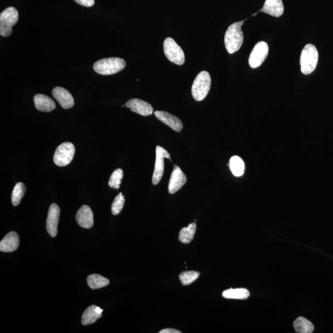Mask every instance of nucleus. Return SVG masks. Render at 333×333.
Wrapping results in <instances>:
<instances>
[{
  "label": "nucleus",
  "mask_w": 333,
  "mask_h": 333,
  "mask_svg": "<svg viewBox=\"0 0 333 333\" xmlns=\"http://www.w3.org/2000/svg\"><path fill=\"white\" fill-rule=\"evenodd\" d=\"M245 20L232 24L229 26L224 35V46L230 54H234L242 47L244 36L242 29Z\"/></svg>",
  "instance_id": "1"
},
{
  "label": "nucleus",
  "mask_w": 333,
  "mask_h": 333,
  "mask_svg": "<svg viewBox=\"0 0 333 333\" xmlns=\"http://www.w3.org/2000/svg\"><path fill=\"white\" fill-rule=\"evenodd\" d=\"M126 66V62L122 58H110L98 60L94 65V70L101 75L109 76L120 72Z\"/></svg>",
  "instance_id": "2"
},
{
  "label": "nucleus",
  "mask_w": 333,
  "mask_h": 333,
  "mask_svg": "<svg viewBox=\"0 0 333 333\" xmlns=\"http://www.w3.org/2000/svg\"><path fill=\"white\" fill-rule=\"evenodd\" d=\"M318 60V52L312 44H308L301 52L300 65L301 72L304 75L312 73L316 70Z\"/></svg>",
  "instance_id": "3"
},
{
  "label": "nucleus",
  "mask_w": 333,
  "mask_h": 333,
  "mask_svg": "<svg viewBox=\"0 0 333 333\" xmlns=\"http://www.w3.org/2000/svg\"><path fill=\"white\" fill-rule=\"evenodd\" d=\"M211 86L210 74L207 71H202L197 76L192 84V96L196 101L200 102L207 96Z\"/></svg>",
  "instance_id": "4"
},
{
  "label": "nucleus",
  "mask_w": 333,
  "mask_h": 333,
  "mask_svg": "<svg viewBox=\"0 0 333 333\" xmlns=\"http://www.w3.org/2000/svg\"><path fill=\"white\" fill-rule=\"evenodd\" d=\"M18 14L14 7H9L0 14V34L4 37L12 35V26L18 22Z\"/></svg>",
  "instance_id": "5"
},
{
  "label": "nucleus",
  "mask_w": 333,
  "mask_h": 333,
  "mask_svg": "<svg viewBox=\"0 0 333 333\" xmlns=\"http://www.w3.org/2000/svg\"><path fill=\"white\" fill-rule=\"evenodd\" d=\"M164 51L168 59L177 65H183L185 57L183 50L173 38H166L164 42Z\"/></svg>",
  "instance_id": "6"
},
{
  "label": "nucleus",
  "mask_w": 333,
  "mask_h": 333,
  "mask_svg": "<svg viewBox=\"0 0 333 333\" xmlns=\"http://www.w3.org/2000/svg\"><path fill=\"white\" fill-rule=\"evenodd\" d=\"M75 146L70 142H63L57 148L54 155L56 165L64 166L72 162L75 154Z\"/></svg>",
  "instance_id": "7"
},
{
  "label": "nucleus",
  "mask_w": 333,
  "mask_h": 333,
  "mask_svg": "<svg viewBox=\"0 0 333 333\" xmlns=\"http://www.w3.org/2000/svg\"><path fill=\"white\" fill-rule=\"evenodd\" d=\"M156 158L154 173L152 175V184H158L162 179L164 172V158H168L170 160V155L164 148L157 146L156 149Z\"/></svg>",
  "instance_id": "8"
},
{
  "label": "nucleus",
  "mask_w": 333,
  "mask_h": 333,
  "mask_svg": "<svg viewBox=\"0 0 333 333\" xmlns=\"http://www.w3.org/2000/svg\"><path fill=\"white\" fill-rule=\"evenodd\" d=\"M268 46L265 42H259L256 44L250 56V67L256 68L261 66L268 57Z\"/></svg>",
  "instance_id": "9"
},
{
  "label": "nucleus",
  "mask_w": 333,
  "mask_h": 333,
  "mask_svg": "<svg viewBox=\"0 0 333 333\" xmlns=\"http://www.w3.org/2000/svg\"><path fill=\"white\" fill-rule=\"evenodd\" d=\"M60 208L56 204L50 206L46 220V230L50 236L52 238L58 234V226L59 223Z\"/></svg>",
  "instance_id": "10"
},
{
  "label": "nucleus",
  "mask_w": 333,
  "mask_h": 333,
  "mask_svg": "<svg viewBox=\"0 0 333 333\" xmlns=\"http://www.w3.org/2000/svg\"><path fill=\"white\" fill-rule=\"evenodd\" d=\"M187 178L181 168L176 165L174 166L168 183V192L170 194H176L186 183Z\"/></svg>",
  "instance_id": "11"
},
{
  "label": "nucleus",
  "mask_w": 333,
  "mask_h": 333,
  "mask_svg": "<svg viewBox=\"0 0 333 333\" xmlns=\"http://www.w3.org/2000/svg\"><path fill=\"white\" fill-rule=\"evenodd\" d=\"M52 94L63 109H70V108L74 106V100L73 97L67 90L62 88V87H55L54 90H52Z\"/></svg>",
  "instance_id": "12"
},
{
  "label": "nucleus",
  "mask_w": 333,
  "mask_h": 333,
  "mask_svg": "<svg viewBox=\"0 0 333 333\" xmlns=\"http://www.w3.org/2000/svg\"><path fill=\"white\" fill-rule=\"evenodd\" d=\"M154 115L158 120L162 122L166 125L172 128L174 131L178 132L183 128V124L179 118L175 116L170 114V113L165 111L156 110Z\"/></svg>",
  "instance_id": "13"
},
{
  "label": "nucleus",
  "mask_w": 333,
  "mask_h": 333,
  "mask_svg": "<svg viewBox=\"0 0 333 333\" xmlns=\"http://www.w3.org/2000/svg\"><path fill=\"white\" fill-rule=\"evenodd\" d=\"M76 220L84 228H91L94 226V213L88 206H82L76 215Z\"/></svg>",
  "instance_id": "14"
},
{
  "label": "nucleus",
  "mask_w": 333,
  "mask_h": 333,
  "mask_svg": "<svg viewBox=\"0 0 333 333\" xmlns=\"http://www.w3.org/2000/svg\"><path fill=\"white\" fill-rule=\"evenodd\" d=\"M126 106L133 112L138 114L148 116L153 113L152 106L146 102L139 99H132L126 102Z\"/></svg>",
  "instance_id": "15"
},
{
  "label": "nucleus",
  "mask_w": 333,
  "mask_h": 333,
  "mask_svg": "<svg viewBox=\"0 0 333 333\" xmlns=\"http://www.w3.org/2000/svg\"><path fill=\"white\" fill-rule=\"evenodd\" d=\"M20 242V237L16 232H10L0 242V250L4 252H13L18 249Z\"/></svg>",
  "instance_id": "16"
},
{
  "label": "nucleus",
  "mask_w": 333,
  "mask_h": 333,
  "mask_svg": "<svg viewBox=\"0 0 333 333\" xmlns=\"http://www.w3.org/2000/svg\"><path fill=\"white\" fill-rule=\"evenodd\" d=\"M262 12L266 14L276 18L281 16L284 12V6L282 0H266L262 9Z\"/></svg>",
  "instance_id": "17"
},
{
  "label": "nucleus",
  "mask_w": 333,
  "mask_h": 333,
  "mask_svg": "<svg viewBox=\"0 0 333 333\" xmlns=\"http://www.w3.org/2000/svg\"><path fill=\"white\" fill-rule=\"evenodd\" d=\"M34 101L36 109L42 112H49L56 108L54 100L46 95L37 94L34 96Z\"/></svg>",
  "instance_id": "18"
},
{
  "label": "nucleus",
  "mask_w": 333,
  "mask_h": 333,
  "mask_svg": "<svg viewBox=\"0 0 333 333\" xmlns=\"http://www.w3.org/2000/svg\"><path fill=\"white\" fill-rule=\"evenodd\" d=\"M102 310L99 306H91L87 308L83 314L82 324L88 325L94 324L98 319L102 316Z\"/></svg>",
  "instance_id": "19"
},
{
  "label": "nucleus",
  "mask_w": 333,
  "mask_h": 333,
  "mask_svg": "<svg viewBox=\"0 0 333 333\" xmlns=\"http://www.w3.org/2000/svg\"><path fill=\"white\" fill-rule=\"evenodd\" d=\"M250 295L249 290L245 288L227 290L222 293L224 298L232 300H246Z\"/></svg>",
  "instance_id": "20"
},
{
  "label": "nucleus",
  "mask_w": 333,
  "mask_h": 333,
  "mask_svg": "<svg viewBox=\"0 0 333 333\" xmlns=\"http://www.w3.org/2000/svg\"><path fill=\"white\" fill-rule=\"evenodd\" d=\"M196 230V224L192 223L187 227H184L180 232V242L184 244H188L194 238Z\"/></svg>",
  "instance_id": "21"
},
{
  "label": "nucleus",
  "mask_w": 333,
  "mask_h": 333,
  "mask_svg": "<svg viewBox=\"0 0 333 333\" xmlns=\"http://www.w3.org/2000/svg\"><path fill=\"white\" fill-rule=\"evenodd\" d=\"M294 328L296 332L300 333H311L314 330L312 323L304 317H298L296 320Z\"/></svg>",
  "instance_id": "22"
},
{
  "label": "nucleus",
  "mask_w": 333,
  "mask_h": 333,
  "mask_svg": "<svg viewBox=\"0 0 333 333\" xmlns=\"http://www.w3.org/2000/svg\"><path fill=\"white\" fill-rule=\"evenodd\" d=\"M230 168L235 176H242L244 174L245 166L242 158L237 156H232L229 163Z\"/></svg>",
  "instance_id": "23"
},
{
  "label": "nucleus",
  "mask_w": 333,
  "mask_h": 333,
  "mask_svg": "<svg viewBox=\"0 0 333 333\" xmlns=\"http://www.w3.org/2000/svg\"><path fill=\"white\" fill-rule=\"evenodd\" d=\"M87 282L90 288L96 290L108 286L110 284V280L100 274H92L87 278Z\"/></svg>",
  "instance_id": "24"
},
{
  "label": "nucleus",
  "mask_w": 333,
  "mask_h": 333,
  "mask_svg": "<svg viewBox=\"0 0 333 333\" xmlns=\"http://www.w3.org/2000/svg\"><path fill=\"white\" fill-rule=\"evenodd\" d=\"M24 184L18 182L13 189L12 192V204L13 206H17L20 204L21 200L24 196L26 192Z\"/></svg>",
  "instance_id": "25"
},
{
  "label": "nucleus",
  "mask_w": 333,
  "mask_h": 333,
  "mask_svg": "<svg viewBox=\"0 0 333 333\" xmlns=\"http://www.w3.org/2000/svg\"><path fill=\"white\" fill-rule=\"evenodd\" d=\"M200 274L196 271H186L182 272L179 276V279L184 286L191 284L198 278Z\"/></svg>",
  "instance_id": "26"
},
{
  "label": "nucleus",
  "mask_w": 333,
  "mask_h": 333,
  "mask_svg": "<svg viewBox=\"0 0 333 333\" xmlns=\"http://www.w3.org/2000/svg\"><path fill=\"white\" fill-rule=\"evenodd\" d=\"M123 176V170L121 168L116 169L110 177L109 186L114 189L120 188Z\"/></svg>",
  "instance_id": "27"
},
{
  "label": "nucleus",
  "mask_w": 333,
  "mask_h": 333,
  "mask_svg": "<svg viewBox=\"0 0 333 333\" xmlns=\"http://www.w3.org/2000/svg\"><path fill=\"white\" fill-rule=\"evenodd\" d=\"M126 200L122 192L116 197L114 200L111 206V210L113 215H118L122 210Z\"/></svg>",
  "instance_id": "28"
},
{
  "label": "nucleus",
  "mask_w": 333,
  "mask_h": 333,
  "mask_svg": "<svg viewBox=\"0 0 333 333\" xmlns=\"http://www.w3.org/2000/svg\"><path fill=\"white\" fill-rule=\"evenodd\" d=\"M76 4L86 7H92L94 4V0H74Z\"/></svg>",
  "instance_id": "29"
},
{
  "label": "nucleus",
  "mask_w": 333,
  "mask_h": 333,
  "mask_svg": "<svg viewBox=\"0 0 333 333\" xmlns=\"http://www.w3.org/2000/svg\"><path fill=\"white\" fill-rule=\"evenodd\" d=\"M160 332V333H180L182 332L176 329L166 328L161 330V331Z\"/></svg>",
  "instance_id": "30"
}]
</instances>
